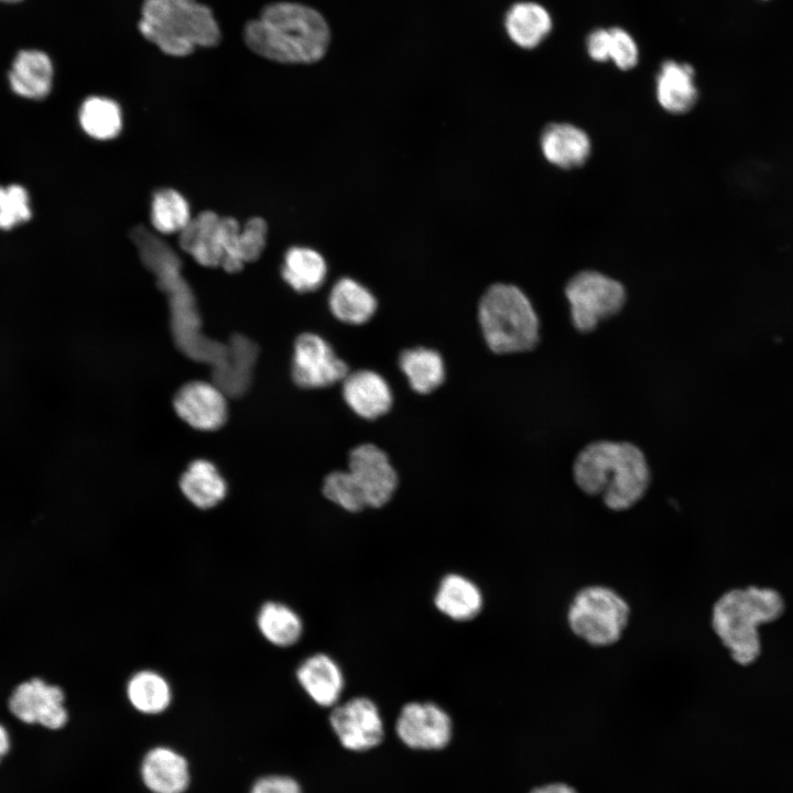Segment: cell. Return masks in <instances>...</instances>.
Here are the masks:
<instances>
[{
    "label": "cell",
    "mask_w": 793,
    "mask_h": 793,
    "mask_svg": "<svg viewBox=\"0 0 793 793\" xmlns=\"http://www.w3.org/2000/svg\"><path fill=\"white\" fill-rule=\"evenodd\" d=\"M573 480L590 497H600L611 511H627L639 503L651 485V470L643 452L626 441H595L584 446L573 461Z\"/></svg>",
    "instance_id": "cell-1"
},
{
    "label": "cell",
    "mask_w": 793,
    "mask_h": 793,
    "mask_svg": "<svg viewBox=\"0 0 793 793\" xmlns=\"http://www.w3.org/2000/svg\"><path fill=\"white\" fill-rule=\"evenodd\" d=\"M243 39L252 52L264 58L311 64L326 54L330 31L315 9L296 2H274L246 24Z\"/></svg>",
    "instance_id": "cell-2"
},
{
    "label": "cell",
    "mask_w": 793,
    "mask_h": 793,
    "mask_svg": "<svg viewBox=\"0 0 793 793\" xmlns=\"http://www.w3.org/2000/svg\"><path fill=\"white\" fill-rule=\"evenodd\" d=\"M267 232V221L261 217H252L240 227L232 217L205 210L180 232V246L203 267L236 273L260 258Z\"/></svg>",
    "instance_id": "cell-3"
},
{
    "label": "cell",
    "mask_w": 793,
    "mask_h": 793,
    "mask_svg": "<svg viewBox=\"0 0 793 793\" xmlns=\"http://www.w3.org/2000/svg\"><path fill=\"white\" fill-rule=\"evenodd\" d=\"M783 611V598L775 589L757 586L730 589L715 601L711 627L732 660L749 665L761 651L759 626L776 620Z\"/></svg>",
    "instance_id": "cell-4"
},
{
    "label": "cell",
    "mask_w": 793,
    "mask_h": 793,
    "mask_svg": "<svg viewBox=\"0 0 793 793\" xmlns=\"http://www.w3.org/2000/svg\"><path fill=\"white\" fill-rule=\"evenodd\" d=\"M138 29L174 57L187 56L198 46H216L221 39L211 9L197 0H144Z\"/></svg>",
    "instance_id": "cell-5"
},
{
    "label": "cell",
    "mask_w": 793,
    "mask_h": 793,
    "mask_svg": "<svg viewBox=\"0 0 793 793\" xmlns=\"http://www.w3.org/2000/svg\"><path fill=\"white\" fill-rule=\"evenodd\" d=\"M478 322L488 348L499 355L528 352L540 343L539 316L513 284L489 286L478 304Z\"/></svg>",
    "instance_id": "cell-6"
},
{
    "label": "cell",
    "mask_w": 793,
    "mask_h": 793,
    "mask_svg": "<svg viewBox=\"0 0 793 793\" xmlns=\"http://www.w3.org/2000/svg\"><path fill=\"white\" fill-rule=\"evenodd\" d=\"M566 624L578 640L593 648H609L624 636L631 619L628 600L615 588L590 584L571 598Z\"/></svg>",
    "instance_id": "cell-7"
},
{
    "label": "cell",
    "mask_w": 793,
    "mask_h": 793,
    "mask_svg": "<svg viewBox=\"0 0 793 793\" xmlns=\"http://www.w3.org/2000/svg\"><path fill=\"white\" fill-rule=\"evenodd\" d=\"M571 319L580 334L594 332L600 323L618 315L627 301L624 286L617 280L597 272L582 271L565 286Z\"/></svg>",
    "instance_id": "cell-8"
},
{
    "label": "cell",
    "mask_w": 793,
    "mask_h": 793,
    "mask_svg": "<svg viewBox=\"0 0 793 793\" xmlns=\"http://www.w3.org/2000/svg\"><path fill=\"white\" fill-rule=\"evenodd\" d=\"M348 373L347 363L336 355L323 337L305 333L296 338L292 378L298 387L326 388L343 381Z\"/></svg>",
    "instance_id": "cell-9"
},
{
    "label": "cell",
    "mask_w": 793,
    "mask_h": 793,
    "mask_svg": "<svg viewBox=\"0 0 793 793\" xmlns=\"http://www.w3.org/2000/svg\"><path fill=\"white\" fill-rule=\"evenodd\" d=\"M329 724L341 746L352 751L372 749L384 736L379 708L366 696H356L335 705L329 715Z\"/></svg>",
    "instance_id": "cell-10"
},
{
    "label": "cell",
    "mask_w": 793,
    "mask_h": 793,
    "mask_svg": "<svg viewBox=\"0 0 793 793\" xmlns=\"http://www.w3.org/2000/svg\"><path fill=\"white\" fill-rule=\"evenodd\" d=\"M64 700L61 687L35 677L13 689L8 706L10 713L24 724L58 730L68 721Z\"/></svg>",
    "instance_id": "cell-11"
},
{
    "label": "cell",
    "mask_w": 793,
    "mask_h": 793,
    "mask_svg": "<svg viewBox=\"0 0 793 793\" xmlns=\"http://www.w3.org/2000/svg\"><path fill=\"white\" fill-rule=\"evenodd\" d=\"M452 731L448 713L433 702L406 703L395 721L399 739L412 749H443L450 741Z\"/></svg>",
    "instance_id": "cell-12"
},
{
    "label": "cell",
    "mask_w": 793,
    "mask_h": 793,
    "mask_svg": "<svg viewBox=\"0 0 793 793\" xmlns=\"http://www.w3.org/2000/svg\"><path fill=\"white\" fill-rule=\"evenodd\" d=\"M347 470L361 491L367 508L384 507L397 491V471L388 455L373 444H361L351 449Z\"/></svg>",
    "instance_id": "cell-13"
},
{
    "label": "cell",
    "mask_w": 793,
    "mask_h": 793,
    "mask_svg": "<svg viewBox=\"0 0 793 793\" xmlns=\"http://www.w3.org/2000/svg\"><path fill=\"white\" fill-rule=\"evenodd\" d=\"M178 416L191 426L211 431L227 419V403L220 390L210 383L193 381L182 387L174 399Z\"/></svg>",
    "instance_id": "cell-14"
},
{
    "label": "cell",
    "mask_w": 793,
    "mask_h": 793,
    "mask_svg": "<svg viewBox=\"0 0 793 793\" xmlns=\"http://www.w3.org/2000/svg\"><path fill=\"white\" fill-rule=\"evenodd\" d=\"M296 680L318 706L334 707L345 689V676L337 661L318 652L304 659L296 669Z\"/></svg>",
    "instance_id": "cell-15"
},
{
    "label": "cell",
    "mask_w": 793,
    "mask_h": 793,
    "mask_svg": "<svg viewBox=\"0 0 793 793\" xmlns=\"http://www.w3.org/2000/svg\"><path fill=\"white\" fill-rule=\"evenodd\" d=\"M343 398L354 413L366 420L385 414L393 401L389 383L372 370L349 372L343 380Z\"/></svg>",
    "instance_id": "cell-16"
},
{
    "label": "cell",
    "mask_w": 793,
    "mask_h": 793,
    "mask_svg": "<svg viewBox=\"0 0 793 793\" xmlns=\"http://www.w3.org/2000/svg\"><path fill=\"white\" fill-rule=\"evenodd\" d=\"M433 601L442 615L456 622L476 619L485 606L480 587L459 573H448L441 578Z\"/></svg>",
    "instance_id": "cell-17"
},
{
    "label": "cell",
    "mask_w": 793,
    "mask_h": 793,
    "mask_svg": "<svg viewBox=\"0 0 793 793\" xmlns=\"http://www.w3.org/2000/svg\"><path fill=\"white\" fill-rule=\"evenodd\" d=\"M53 76V63L45 52L23 50L13 59L9 72V83L17 95L37 100L50 94Z\"/></svg>",
    "instance_id": "cell-18"
},
{
    "label": "cell",
    "mask_w": 793,
    "mask_h": 793,
    "mask_svg": "<svg viewBox=\"0 0 793 793\" xmlns=\"http://www.w3.org/2000/svg\"><path fill=\"white\" fill-rule=\"evenodd\" d=\"M656 99L661 107L672 113H684L694 107L698 98L695 72L688 63L666 59L656 76Z\"/></svg>",
    "instance_id": "cell-19"
},
{
    "label": "cell",
    "mask_w": 793,
    "mask_h": 793,
    "mask_svg": "<svg viewBox=\"0 0 793 793\" xmlns=\"http://www.w3.org/2000/svg\"><path fill=\"white\" fill-rule=\"evenodd\" d=\"M141 773L144 784L154 793H182L189 783L187 761L165 747L154 748L146 753Z\"/></svg>",
    "instance_id": "cell-20"
},
{
    "label": "cell",
    "mask_w": 793,
    "mask_h": 793,
    "mask_svg": "<svg viewBox=\"0 0 793 793\" xmlns=\"http://www.w3.org/2000/svg\"><path fill=\"white\" fill-rule=\"evenodd\" d=\"M545 159L562 169L580 166L589 156L590 140L585 131L569 123L548 124L541 134Z\"/></svg>",
    "instance_id": "cell-21"
},
{
    "label": "cell",
    "mask_w": 793,
    "mask_h": 793,
    "mask_svg": "<svg viewBox=\"0 0 793 793\" xmlns=\"http://www.w3.org/2000/svg\"><path fill=\"white\" fill-rule=\"evenodd\" d=\"M504 29L509 39L519 47H537L551 33L553 20L548 10L534 1L512 4L504 15Z\"/></svg>",
    "instance_id": "cell-22"
},
{
    "label": "cell",
    "mask_w": 793,
    "mask_h": 793,
    "mask_svg": "<svg viewBox=\"0 0 793 793\" xmlns=\"http://www.w3.org/2000/svg\"><path fill=\"white\" fill-rule=\"evenodd\" d=\"M588 56L596 62L612 61L621 70L633 68L639 62L634 37L623 28H598L586 37Z\"/></svg>",
    "instance_id": "cell-23"
},
{
    "label": "cell",
    "mask_w": 793,
    "mask_h": 793,
    "mask_svg": "<svg viewBox=\"0 0 793 793\" xmlns=\"http://www.w3.org/2000/svg\"><path fill=\"white\" fill-rule=\"evenodd\" d=\"M332 314L340 322L361 325L374 314L378 303L373 294L350 278L338 280L328 298Z\"/></svg>",
    "instance_id": "cell-24"
},
{
    "label": "cell",
    "mask_w": 793,
    "mask_h": 793,
    "mask_svg": "<svg viewBox=\"0 0 793 793\" xmlns=\"http://www.w3.org/2000/svg\"><path fill=\"white\" fill-rule=\"evenodd\" d=\"M184 496L199 509L218 504L227 493V485L217 468L208 460L193 461L180 480Z\"/></svg>",
    "instance_id": "cell-25"
},
{
    "label": "cell",
    "mask_w": 793,
    "mask_h": 793,
    "mask_svg": "<svg viewBox=\"0 0 793 793\" xmlns=\"http://www.w3.org/2000/svg\"><path fill=\"white\" fill-rule=\"evenodd\" d=\"M399 367L410 387L421 394L434 391L445 379L443 358L436 350L430 348L416 347L402 351Z\"/></svg>",
    "instance_id": "cell-26"
},
{
    "label": "cell",
    "mask_w": 793,
    "mask_h": 793,
    "mask_svg": "<svg viewBox=\"0 0 793 793\" xmlns=\"http://www.w3.org/2000/svg\"><path fill=\"white\" fill-rule=\"evenodd\" d=\"M326 274V262L316 250L293 247L285 253L282 276L294 291H316L324 283Z\"/></svg>",
    "instance_id": "cell-27"
},
{
    "label": "cell",
    "mask_w": 793,
    "mask_h": 793,
    "mask_svg": "<svg viewBox=\"0 0 793 793\" xmlns=\"http://www.w3.org/2000/svg\"><path fill=\"white\" fill-rule=\"evenodd\" d=\"M257 623L261 634L280 648L295 644L303 634L301 617L291 607L278 601H268L260 608Z\"/></svg>",
    "instance_id": "cell-28"
},
{
    "label": "cell",
    "mask_w": 793,
    "mask_h": 793,
    "mask_svg": "<svg viewBox=\"0 0 793 793\" xmlns=\"http://www.w3.org/2000/svg\"><path fill=\"white\" fill-rule=\"evenodd\" d=\"M83 130L97 140H111L122 129V113L119 105L109 98L91 96L79 110Z\"/></svg>",
    "instance_id": "cell-29"
},
{
    "label": "cell",
    "mask_w": 793,
    "mask_h": 793,
    "mask_svg": "<svg viewBox=\"0 0 793 793\" xmlns=\"http://www.w3.org/2000/svg\"><path fill=\"white\" fill-rule=\"evenodd\" d=\"M127 696L131 705L143 714L164 711L172 698L166 680L153 671L135 673L127 685Z\"/></svg>",
    "instance_id": "cell-30"
},
{
    "label": "cell",
    "mask_w": 793,
    "mask_h": 793,
    "mask_svg": "<svg viewBox=\"0 0 793 793\" xmlns=\"http://www.w3.org/2000/svg\"><path fill=\"white\" fill-rule=\"evenodd\" d=\"M191 219L188 203L181 193L173 188H162L154 193L151 221L155 230L164 235L180 233Z\"/></svg>",
    "instance_id": "cell-31"
},
{
    "label": "cell",
    "mask_w": 793,
    "mask_h": 793,
    "mask_svg": "<svg viewBox=\"0 0 793 793\" xmlns=\"http://www.w3.org/2000/svg\"><path fill=\"white\" fill-rule=\"evenodd\" d=\"M323 495L330 502L351 513L361 512L367 508L363 496L348 470L328 474L324 479Z\"/></svg>",
    "instance_id": "cell-32"
},
{
    "label": "cell",
    "mask_w": 793,
    "mask_h": 793,
    "mask_svg": "<svg viewBox=\"0 0 793 793\" xmlns=\"http://www.w3.org/2000/svg\"><path fill=\"white\" fill-rule=\"evenodd\" d=\"M32 216L28 191L18 184L0 186V229L10 230Z\"/></svg>",
    "instance_id": "cell-33"
},
{
    "label": "cell",
    "mask_w": 793,
    "mask_h": 793,
    "mask_svg": "<svg viewBox=\"0 0 793 793\" xmlns=\"http://www.w3.org/2000/svg\"><path fill=\"white\" fill-rule=\"evenodd\" d=\"M250 793H301V787L290 776L270 775L257 781Z\"/></svg>",
    "instance_id": "cell-34"
},
{
    "label": "cell",
    "mask_w": 793,
    "mask_h": 793,
    "mask_svg": "<svg viewBox=\"0 0 793 793\" xmlns=\"http://www.w3.org/2000/svg\"><path fill=\"white\" fill-rule=\"evenodd\" d=\"M529 793H578L573 786L563 782H553L536 786Z\"/></svg>",
    "instance_id": "cell-35"
},
{
    "label": "cell",
    "mask_w": 793,
    "mask_h": 793,
    "mask_svg": "<svg viewBox=\"0 0 793 793\" xmlns=\"http://www.w3.org/2000/svg\"><path fill=\"white\" fill-rule=\"evenodd\" d=\"M11 749V738L8 729L0 724V763Z\"/></svg>",
    "instance_id": "cell-36"
},
{
    "label": "cell",
    "mask_w": 793,
    "mask_h": 793,
    "mask_svg": "<svg viewBox=\"0 0 793 793\" xmlns=\"http://www.w3.org/2000/svg\"><path fill=\"white\" fill-rule=\"evenodd\" d=\"M0 1H3V2H18V1H21V0H0Z\"/></svg>",
    "instance_id": "cell-37"
}]
</instances>
